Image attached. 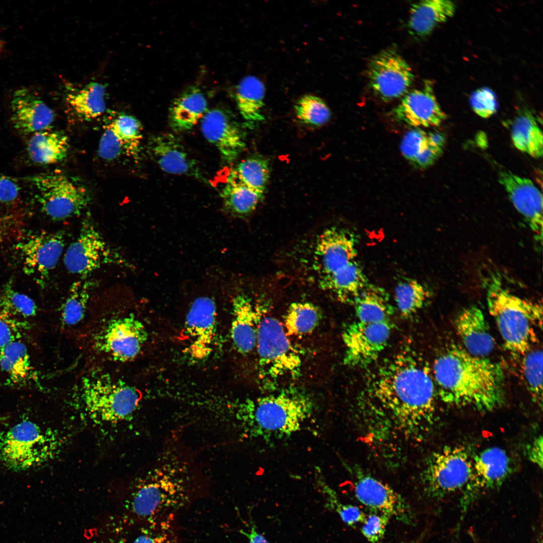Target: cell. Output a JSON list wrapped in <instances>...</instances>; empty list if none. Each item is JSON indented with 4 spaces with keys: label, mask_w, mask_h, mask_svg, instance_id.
Segmentation results:
<instances>
[{
    "label": "cell",
    "mask_w": 543,
    "mask_h": 543,
    "mask_svg": "<svg viewBox=\"0 0 543 543\" xmlns=\"http://www.w3.org/2000/svg\"><path fill=\"white\" fill-rule=\"evenodd\" d=\"M206 481L191 448L173 431L153 464L134 483L120 517L139 526L169 524L171 517L195 498Z\"/></svg>",
    "instance_id": "6da1fadb"
},
{
    "label": "cell",
    "mask_w": 543,
    "mask_h": 543,
    "mask_svg": "<svg viewBox=\"0 0 543 543\" xmlns=\"http://www.w3.org/2000/svg\"><path fill=\"white\" fill-rule=\"evenodd\" d=\"M370 396L405 436L415 437L431 424L436 391L428 364L411 344L381 363L368 382Z\"/></svg>",
    "instance_id": "7a4b0ae2"
},
{
    "label": "cell",
    "mask_w": 543,
    "mask_h": 543,
    "mask_svg": "<svg viewBox=\"0 0 543 543\" xmlns=\"http://www.w3.org/2000/svg\"><path fill=\"white\" fill-rule=\"evenodd\" d=\"M432 375L436 393L444 403L491 412L505 400L502 367L487 357L474 356L453 344L435 358Z\"/></svg>",
    "instance_id": "3957f363"
},
{
    "label": "cell",
    "mask_w": 543,
    "mask_h": 543,
    "mask_svg": "<svg viewBox=\"0 0 543 543\" xmlns=\"http://www.w3.org/2000/svg\"><path fill=\"white\" fill-rule=\"evenodd\" d=\"M485 287L488 310L504 346L512 355L521 357L536 341L534 327L541 328L542 305L511 293L494 275Z\"/></svg>",
    "instance_id": "277c9868"
},
{
    "label": "cell",
    "mask_w": 543,
    "mask_h": 543,
    "mask_svg": "<svg viewBox=\"0 0 543 543\" xmlns=\"http://www.w3.org/2000/svg\"><path fill=\"white\" fill-rule=\"evenodd\" d=\"M312 408L307 396L286 390L250 402L235 416L253 435L281 436L298 430Z\"/></svg>",
    "instance_id": "5b68a950"
},
{
    "label": "cell",
    "mask_w": 543,
    "mask_h": 543,
    "mask_svg": "<svg viewBox=\"0 0 543 543\" xmlns=\"http://www.w3.org/2000/svg\"><path fill=\"white\" fill-rule=\"evenodd\" d=\"M60 446L52 430L23 420L0 432V466L13 472L30 470L52 460Z\"/></svg>",
    "instance_id": "8992f818"
},
{
    "label": "cell",
    "mask_w": 543,
    "mask_h": 543,
    "mask_svg": "<svg viewBox=\"0 0 543 543\" xmlns=\"http://www.w3.org/2000/svg\"><path fill=\"white\" fill-rule=\"evenodd\" d=\"M81 389L85 408L92 418L109 423L131 415L142 397L136 388L97 372L83 379Z\"/></svg>",
    "instance_id": "52a82bcc"
},
{
    "label": "cell",
    "mask_w": 543,
    "mask_h": 543,
    "mask_svg": "<svg viewBox=\"0 0 543 543\" xmlns=\"http://www.w3.org/2000/svg\"><path fill=\"white\" fill-rule=\"evenodd\" d=\"M260 318L255 346L258 375L262 384L273 386L282 379L297 376L301 359L283 325L271 316Z\"/></svg>",
    "instance_id": "ba28073f"
},
{
    "label": "cell",
    "mask_w": 543,
    "mask_h": 543,
    "mask_svg": "<svg viewBox=\"0 0 543 543\" xmlns=\"http://www.w3.org/2000/svg\"><path fill=\"white\" fill-rule=\"evenodd\" d=\"M42 211L54 220L77 216L90 202L88 190L82 185L57 171L32 176Z\"/></svg>",
    "instance_id": "9c48e42d"
},
{
    "label": "cell",
    "mask_w": 543,
    "mask_h": 543,
    "mask_svg": "<svg viewBox=\"0 0 543 543\" xmlns=\"http://www.w3.org/2000/svg\"><path fill=\"white\" fill-rule=\"evenodd\" d=\"M356 255L353 233L337 227L323 231L315 239L308 263L315 283L320 289L356 260Z\"/></svg>",
    "instance_id": "30bf717a"
},
{
    "label": "cell",
    "mask_w": 543,
    "mask_h": 543,
    "mask_svg": "<svg viewBox=\"0 0 543 543\" xmlns=\"http://www.w3.org/2000/svg\"><path fill=\"white\" fill-rule=\"evenodd\" d=\"M472 471V461L462 447L445 446L428 460L422 475L423 490L431 499H439L465 489Z\"/></svg>",
    "instance_id": "8fae6325"
},
{
    "label": "cell",
    "mask_w": 543,
    "mask_h": 543,
    "mask_svg": "<svg viewBox=\"0 0 543 543\" xmlns=\"http://www.w3.org/2000/svg\"><path fill=\"white\" fill-rule=\"evenodd\" d=\"M63 262L68 272L82 279L104 265L131 266L117 249L106 241L89 219L82 221L77 237L65 252Z\"/></svg>",
    "instance_id": "7c38bea8"
},
{
    "label": "cell",
    "mask_w": 543,
    "mask_h": 543,
    "mask_svg": "<svg viewBox=\"0 0 543 543\" xmlns=\"http://www.w3.org/2000/svg\"><path fill=\"white\" fill-rule=\"evenodd\" d=\"M148 334L142 323L133 315L110 320L94 338V346L113 359L125 362L140 353Z\"/></svg>",
    "instance_id": "4fadbf2b"
},
{
    "label": "cell",
    "mask_w": 543,
    "mask_h": 543,
    "mask_svg": "<svg viewBox=\"0 0 543 543\" xmlns=\"http://www.w3.org/2000/svg\"><path fill=\"white\" fill-rule=\"evenodd\" d=\"M392 329L390 320L378 322L357 321L347 326L342 334L345 365L363 368L373 363L386 348Z\"/></svg>",
    "instance_id": "5bb4252c"
},
{
    "label": "cell",
    "mask_w": 543,
    "mask_h": 543,
    "mask_svg": "<svg viewBox=\"0 0 543 543\" xmlns=\"http://www.w3.org/2000/svg\"><path fill=\"white\" fill-rule=\"evenodd\" d=\"M367 73L371 88L385 102L404 96L414 78L407 61L391 50L383 51L372 57Z\"/></svg>",
    "instance_id": "9a60e30c"
},
{
    "label": "cell",
    "mask_w": 543,
    "mask_h": 543,
    "mask_svg": "<svg viewBox=\"0 0 543 543\" xmlns=\"http://www.w3.org/2000/svg\"><path fill=\"white\" fill-rule=\"evenodd\" d=\"M65 244L64 233L42 232L29 235L17 246L24 273L43 286L55 268Z\"/></svg>",
    "instance_id": "2e32d148"
},
{
    "label": "cell",
    "mask_w": 543,
    "mask_h": 543,
    "mask_svg": "<svg viewBox=\"0 0 543 543\" xmlns=\"http://www.w3.org/2000/svg\"><path fill=\"white\" fill-rule=\"evenodd\" d=\"M355 471L354 491L359 502L373 512L388 514L406 525L414 524L413 511L401 495L378 479Z\"/></svg>",
    "instance_id": "e0dca14e"
},
{
    "label": "cell",
    "mask_w": 543,
    "mask_h": 543,
    "mask_svg": "<svg viewBox=\"0 0 543 543\" xmlns=\"http://www.w3.org/2000/svg\"><path fill=\"white\" fill-rule=\"evenodd\" d=\"M510 470L509 458L498 447H491L479 452L472 461L470 480L464 489L461 502L462 513L466 512L482 491L501 486Z\"/></svg>",
    "instance_id": "ac0fdd59"
},
{
    "label": "cell",
    "mask_w": 543,
    "mask_h": 543,
    "mask_svg": "<svg viewBox=\"0 0 543 543\" xmlns=\"http://www.w3.org/2000/svg\"><path fill=\"white\" fill-rule=\"evenodd\" d=\"M185 331L190 342L191 357L201 360L207 358L213 349L217 331V308L208 296L196 298L187 314Z\"/></svg>",
    "instance_id": "d6986e66"
},
{
    "label": "cell",
    "mask_w": 543,
    "mask_h": 543,
    "mask_svg": "<svg viewBox=\"0 0 543 543\" xmlns=\"http://www.w3.org/2000/svg\"><path fill=\"white\" fill-rule=\"evenodd\" d=\"M392 114L397 121L416 128L438 126L446 117L430 80L425 81L420 88L408 91Z\"/></svg>",
    "instance_id": "ffe728a7"
},
{
    "label": "cell",
    "mask_w": 543,
    "mask_h": 543,
    "mask_svg": "<svg viewBox=\"0 0 543 543\" xmlns=\"http://www.w3.org/2000/svg\"><path fill=\"white\" fill-rule=\"evenodd\" d=\"M499 182L504 187L516 209L523 216L541 245L542 240V195L529 179L509 171L499 174Z\"/></svg>",
    "instance_id": "44dd1931"
},
{
    "label": "cell",
    "mask_w": 543,
    "mask_h": 543,
    "mask_svg": "<svg viewBox=\"0 0 543 543\" xmlns=\"http://www.w3.org/2000/svg\"><path fill=\"white\" fill-rule=\"evenodd\" d=\"M205 138L218 149L227 162L234 161L245 146L243 131L225 110L215 108L207 111L201 120Z\"/></svg>",
    "instance_id": "7402d4cb"
},
{
    "label": "cell",
    "mask_w": 543,
    "mask_h": 543,
    "mask_svg": "<svg viewBox=\"0 0 543 543\" xmlns=\"http://www.w3.org/2000/svg\"><path fill=\"white\" fill-rule=\"evenodd\" d=\"M148 145L151 157L164 171L205 181L197 162L173 134L164 133L154 135Z\"/></svg>",
    "instance_id": "603a6c76"
},
{
    "label": "cell",
    "mask_w": 543,
    "mask_h": 543,
    "mask_svg": "<svg viewBox=\"0 0 543 543\" xmlns=\"http://www.w3.org/2000/svg\"><path fill=\"white\" fill-rule=\"evenodd\" d=\"M11 109L14 127L25 134L48 129L54 119L53 110L32 90L25 87L14 92Z\"/></svg>",
    "instance_id": "cb8c5ba5"
},
{
    "label": "cell",
    "mask_w": 543,
    "mask_h": 543,
    "mask_svg": "<svg viewBox=\"0 0 543 543\" xmlns=\"http://www.w3.org/2000/svg\"><path fill=\"white\" fill-rule=\"evenodd\" d=\"M463 348L476 356L487 357L493 351L494 339L482 311L476 306L462 309L454 321Z\"/></svg>",
    "instance_id": "d4e9b609"
},
{
    "label": "cell",
    "mask_w": 543,
    "mask_h": 543,
    "mask_svg": "<svg viewBox=\"0 0 543 543\" xmlns=\"http://www.w3.org/2000/svg\"><path fill=\"white\" fill-rule=\"evenodd\" d=\"M231 337L238 352H251L256 346L260 316L251 300L244 294H238L232 301Z\"/></svg>",
    "instance_id": "484cf974"
},
{
    "label": "cell",
    "mask_w": 543,
    "mask_h": 543,
    "mask_svg": "<svg viewBox=\"0 0 543 543\" xmlns=\"http://www.w3.org/2000/svg\"><path fill=\"white\" fill-rule=\"evenodd\" d=\"M0 367L10 385L25 388L40 386L27 348L20 339L0 348Z\"/></svg>",
    "instance_id": "4316f807"
},
{
    "label": "cell",
    "mask_w": 543,
    "mask_h": 543,
    "mask_svg": "<svg viewBox=\"0 0 543 543\" xmlns=\"http://www.w3.org/2000/svg\"><path fill=\"white\" fill-rule=\"evenodd\" d=\"M455 11V4L448 0H424L415 3L409 13V32L420 37L427 36L439 24L453 16Z\"/></svg>",
    "instance_id": "83f0119b"
},
{
    "label": "cell",
    "mask_w": 543,
    "mask_h": 543,
    "mask_svg": "<svg viewBox=\"0 0 543 543\" xmlns=\"http://www.w3.org/2000/svg\"><path fill=\"white\" fill-rule=\"evenodd\" d=\"M208 103L202 90L196 86L186 89L171 104L169 112V124L176 132L193 128L207 112Z\"/></svg>",
    "instance_id": "f1b7e54d"
},
{
    "label": "cell",
    "mask_w": 543,
    "mask_h": 543,
    "mask_svg": "<svg viewBox=\"0 0 543 543\" xmlns=\"http://www.w3.org/2000/svg\"><path fill=\"white\" fill-rule=\"evenodd\" d=\"M136 526L137 533L129 522L121 517L116 519L108 527L107 535L100 543H178L169 524L155 527Z\"/></svg>",
    "instance_id": "f546056e"
},
{
    "label": "cell",
    "mask_w": 543,
    "mask_h": 543,
    "mask_svg": "<svg viewBox=\"0 0 543 543\" xmlns=\"http://www.w3.org/2000/svg\"><path fill=\"white\" fill-rule=\"evenodd\" d=\"M263 196L244 184L234 170L229 174L221 192L225 211L242 219L246 218L255 210Z\"/></svg>",
    "instance_id": "4dcf8cb0"
},
{
    "label": "cell",
    "mask_w": 543,
    "mask_h": 543,
    "mask_svg": "<svg viewBox=\"0 0 543 543\" xmlns=\"http://www.w3.org/2000/svg\"><path fill=\"white\" fill-rule=\"evenodd\" d=\"M68 149V137L64 133L48 129L34 133L27 145L30 158L40 164L62 161L67 156Z\"/></svg>",
    "instance_id": "1f68e13d"
},
{
    "label": "cell",
    "mask_w": 543,
    "mask_h": 543,
    "mask_svg": "<svg viewBox=\"0 0 543 543\" xmlns=\"http://www.w3.org/2000/svg\"><path fill=\"white\" fill-rule=\"evenodd\" d=\"M353 304L357 321L362 322L389 321L394 312L386 291L370 283L355 299Z\"/></svg>",
    "instance_id": "d6a6232c"
},
{
    "label": "cell",
    "mask_w": 543,
    "mask_h": 543,
    "mask_svg": "<svg viewBox=\"0 0 543 543\" xmlns=\"http://www.w3.org/2000/svg\"><path fill=\"white\" fill-rule=\"evenodd\" d=\"M265 87L261 80L253 75L243 77L236 86L235 100L237 109L248 125H254L264 119L262 114Z\"/></svg>",
    "instance_id": "836d02e7"
},
{
    "label": "cell",
    "mask_w": 543,
    "mask_h": 543,
    "mask_svg": "<svg viewBox=\"0 0 543 543\" xmlns=\"http://www.w3.org/2000/svg\"><path fill=\"white\" fill-rule=\"evenodd\" d=\"M105 85L98 82H90L84 87L69 93L66 102L79 118L90 120L101 116L106 110Z\"/></svg>",
    "instance_id": "e575fe53"
},
{
    "label": "cell",
    "mask_w": 543,
    "mask_h": 543,
    "mask_svg": "<svg viewBox=\"0 0 543 543\" xmlns=\"http://www.w3.org/2000/svg\"><path fill=\"white\" fill-rule=\"evenodd\" d=\"M511 138L520 151L534 158L542 155V133L532 113L523 110L513 121Z\"/></svg>",
    "instance_id": "d590c367"
},
{
    "label": "cell",
    "mask_w": 543,
    "mask_h": 543,
    "mask_svg": "<svg viewBox=\"0 0 543 543\" xmlns=\"http://www.w3.org/2000/svg\"><path fill=\"white\" fill-rule=\"evenodd\" d=\"M429 290L418 281L406 278L400 281L395 289V300L398 309L404 318L417 313L430 297Z\"/></svg>",
    "instance_id": "8d00e7d4"
},
{
    "label": "cell",
    "mask_w": 543,
    "mask_h": 543,
    "mask_svg": "<svg viewBox=\"0 0 543 543\" xmlns=\"http://www.w3.org/2000/svg\"><path fill=\"white\" fill-rule=\"evenodd\" d=\"M96 286V282L86 279L71 285L61 310L64 325H75L84 318L91 291Z\"/></svg>",
    "instance_id": "74e56055"
},
{
    "label": "cell",
    "mask_w": 543,
    "mask_h": 543,
    "mask_svg": "<svg viewBox=\"0 0 543 543\" xmlns=\"http://www.w3.org/2000/svg\"><path fill=\"white\" fill-rule=\"evenodd\" d=\"M124 154L136 158L139 153L142 128L135 117L126 114L118 116L108 124Z\"/></svg>",
    "instance_id": "f35d334b"
},
{
    "label": "cell",
    "mask_w": 543,
    "mask_h": 543,
    "mask_svg": "<svg viewBox=\"0 0 543 543\" xmlns=\"http://www.w3.org/2000/svg\"><path fill=\"white\" fill-rule=\"evenodd\" d=\"M320 318L319 311L310 302H296L289 307L283 325L290 335L303 336L311 333L317 327Z\"/></svg>",
    "instance_id": "ab89813d"
},
{
    "label": "cell",
    "mask_w": 543,
    "mask_h": 543,
    "mask_svg": "<svg viewBox=\"0 0 543 543\" xmlns=\"http://www.w3.org/2000/svg\"><path fill=\"white\" fill-rule=\"evenodd\" d=\"M521 358V374L532 399L542 406V351L531 348Z\"/></svg>",
    "instance_id": "60d3db41"
},
{
    "label": "cell",
    "mask_w": 543,
    "mask_h": 543,
    "mask_svg": "<svg viewBox=\"0 0 543 543\" xmlns=\"http://www.w3.org/2000/svg\"><path fill=\"white\" fill-rule=\"evenodd\" d=\"M233 170L247 186L258 193L264 194L269 177V167L267 160L261 157H251L241 161Z\"/></svg>",
    "instance_id": "b9f144b4"
},
{
    "label": "cell",
    "mask_w": 543,
    "mask_h": 543,
    "mask_svg": "<svg viewBox=\"0 0 543 543\" xmlns=\"http://www.w3.org/2000/svg\"><path fill=\"white\" fill-rule=\"evenodd\" d=\"M295 110L297 118L310 126H322L331 117L330 110L326 103L320 98L312 95L300 98L295 106Z\"/></svg>",
    "instance_id": "7bdbcfd3"
},
{
    "label": "cell",
    "mask_w": 543,
    "mask_h": 543,
    "mask_svg": "<svg viewBox=\"0 0 543 543\" xmlns=\"http://www.w3.org/2000/svg\"><path fill=\"white\" fill-rule=\"evenodd\" d=\"M0 296L6 307L19 318H30L37 314V306L35 302L27 295L14 289L11 286H6Z\"/></svg>",
    "instance_id": "ee69618b"
},
{
    "label": "cell",
    "mask_w": 543,
    "mask_h": 543,
    "mask_svg": "<svg viewBox=\"0 0 543 543\" xmlns=\"http://www.w3.org/2000/svg\"><path fill=\"white\" fill-rule=\"evenodd\" d=\"M28 324L10 311L0 296V348L9 342L20 339Z\"/></svg>",
    "instance_id": "f6af8a7d"
},
{
    "label": "cell",
    "mask_w": 543,
    "mask_h": 543,
    "mask_svg": "<svg viewBox=\"0 0 543 543\" xmlns=\"http://www.w3.org/2000/svg\"><path fill=\"white\" fill-rule=\"evenodd\" d=\"M429 144L427 133L420 128H415L404 135L401 144V150L403 156L412 164Z\"/></svg>",
    "instance_id": "bcb514c9"
},
{
    "label": "cell",
    "mask_w": 543,
    "mask_h": 543,
    "mask_svg": "<svg viewBox=\"0 0 543 543\" xmlns=\"http://www.w3.org/2000/svg\"><path fill=\"white\" fill-rule=\"evenodd\" d=\"M391 518L388 514L373 511L366 516L360 531L369 542L382 543Z\"/></svg>",
    "instance_id": "7dc6e473"
},
{
    "label": "cell",
    "mask_w": 543,
    "mask_h": 543,
    "mask_svg": "<svg viewBox=\"0 0 543 543\" xmlns=\"http://www.w3.org/2000/svg\"><path fill=\"white\" fill-rule=\"evenodd\" d=\"M328 491V506L337 512L343 522L351 527L364 522L366 515L359 507L341 503L332 491Z\"/></svg>",
    "instance_id": "c3c4849f"
},
{
    "label": "cell",
    "mask_w": 543,
    "mask_h": 543,
    "mask_svg": "<svg viewBox=\"0 0 543 543\" xmlns=\"http://www.w3.org/2000/svg\"><path fill=\"white\" fill-rule=\"evenodd\" d=\"M470 101L475 113L483 118L490 117L496 111L497 103L495 95L488 88L477 89L472 94Z\"/></svg>",
    "instance_id": "681fc988"
},
{
    "label": "cell",
    "mask_w": 543,
    "mask_h": 543,
    "mask_svg": "<svg viewBox=\"0 0 543 543\" xmlns=\"http://www.w3.org/2000/svg\"><path fill=\"white\" fill-rule=\"evenodd\" d=\"M20 187L14 179L5 176H0V203H9L17 199L20 192Z\"/></svg>",
    "instance_id": "f907efd6"
},
{
    "label": "cell",
    "mask_w": 543,
    "mask_h": 543,
    "mask_svg": "<svg viewBox=\"0 0 543 543\" xmlns=\"http://www.w3.org/2000/svg\"><path fill=\"white\" fill-rule=\"evenodd\" d=\"M442 149L430 143L428 147L415 159L412 165L420 168L428 167L436 160L442 152Z\"/></svg>",
    "instance_id": "816d5d0a"
},
{
    "label": "cell",
    "mask_w": 543,
    "mask_h": 543,
    "mask_svg": "<svg viewBox=\"0 0 543 543\" xmlns=\"http://www.w3.org/2000/svg\"><path fill=\"white\" fill-rule=\"evenodd\" d=\"M542 436H537L528 444L526 449L527 458L540 468L542 466Z\"/></svg>",
    "instance_id": "f5cc1de1"
},
{
    "label": "cell",
    "mask_w": 543,
    "mask_h": 543,
    "mask_svg": "<svg viewBox=\"0 0 543 543\" xmlns=\"http://www.w3.org/2000/svg\"><path fill=\"white\" fill-rule=\"evenodd\" d=\"M17 223L13 216L0 217V245L13 233Z\"/></svg>",
    "instance_id": "db71d44e"
},
{
    "label": "cell",
    "mask_w": 543,
    "mask_h": 543,
    "mask_svg": "<svg viewBox=\"0 0 543 543\" xmlns=\"http://www.w3.org/2000/svg\"><path fill=\"white\" fill-rule=\"evenodd\" d=\"M247 531L241 529L240 532L247 537L248 543H269L263 535L257 531L252 521L250 522V527Z\"/></svg>",
    "instance_id": "11a10c76"
},
{
    "label": "cell",
    "mask_w": 543,
    "mask_h": 543,
    "mask_svg": "<svg viewBox=\"0 0 543 543\" xmlns=\"http://www.w3.org/2000/svg\"><path fill=\"white\" fill-rule=\"evenodd\" d=\"M429 143L436 147L442 148L445 143L443 135L438 132H432L427 134Z\"/></svg>",
    "instance_id": "9f6ffc18"
},
{
    "label": "cell",
    "mask_w": 543,
    "mask_h": 543,
    "mask_svg": "<svg viewBox=\"0 0 543 543\" xmlns=\"http://www.w3.org/2000/svg\"><path fill=\"white\" fill-rule=\"evenodd\" d=\"M1 41H0V46H1Z\"/></svg>",
    "instance_id": "6f0895ef"
}]
</instances>
